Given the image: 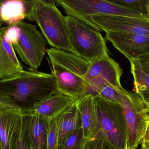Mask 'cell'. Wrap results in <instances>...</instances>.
Listing matches in <instances>:
<instances>
[{
    "label": "cell",
    "instance_id": "27",
    "mask_svg": "<svg viewBox=\"0 0 149 149\" xmlns=\"http://www.w3.org/2000/svg\"><path fill=\"white\" fill-rule=\"evenodd\" d=\"M148 18L149 19V0L148 3Z\"/></svg>",
    "mask_w": 149,
    "mask_h": 149
},
{
    "label": "cell",
    "instance_id": "25",
    "mask_svg": "<svg viewBox=\"0 0 149 149\" xmlns=\"http://www.w3.org/2000/svg\"><path fill=\"white\" fill-rule=\"evenodd\" d=\"M138 61L144 72L149 75V54L140 57Z\"/></svg>",
    "mask_w": 149,
    "mask_h": 149
},
{
    "label": "cell",
    "instance_id": "16",
    "mask_svg": "<svg viewBox=\"0 0 149 149\" xmlns=\"http://www.w3.org/2000/svg\"><path fill=\"white\" fill-rule=\"evenodd\" d=\"M22 114L15 111L0 109L1 149H12Z\"/></svg>",
    "mask_w": 149,
    "mask_h": 149
},
{
    "label": "cell",
    "instance_id": "4",
    "mask_svg": "<svg viewBox=\"0 0 149 149\" xmlns=\"http://www.w3.org/2000/svg\"><path fill=\"white\" fill-rule=\"evenodd\" d=\"M98 125L93 137L104 139L120 149H128V131L121 105L94 97Z\"/></svg>",
    "mask_w": 149,
    "mask_h": 149
},
{
    "label": "cell",
    "instance_id": "2",
    "mask_svg": "<svg viewBox=\"0 0 149 149\" xmlns=\"http://www.w3.org/2000/svg\"><path fill=\"white\" fill-rule=\"evenodd\" d=\"M46 52L57 89L77 100L86 95L85 76L91 63L69 51L51 47Z\"/></svg>",
    "mask_w": 149,
    "mask_h": 149
},
{
    "label": "cell",
    "instance_id": "22",
    "mask_svg": "<svg viewBox=\"0 0 149 149\" xmlns=\"http://www.w3.org/2000/svg\"><path fill=\"white\" fill-rule=\"evenodd\" d=\"M86 140L84 136L82 127H81L68 137L63 149H83Z\"/></svg>",
    "mask_w": 149,
    "mask_h": 149
},
{
    "label": "cell",
    "instance_id": "26",
    "mask_svg": "<svg viewBox=\"0 0 149 149\" xmlns=\"http://www.w3.org/2000/svg\"><path fill=\"white\" fill-rule=\"evenodd\" d=\"M149 149V147H146L145 146L142 145V146H141V149Z\"/></svg>",
    "mask_w": 149,
    "mask_h": 149
},
{
    "label": "cell",
    "instance_id": "6",
    "mask_svg": "<svg viewBox=\"0 0 149 149\" xmlns=\"http://www.w3.org/2000/svg\"><path fill=\"white\" fill-rule=\"evenodd\" d=\"M56 2L68 15L74 17L98 32L102 30L91 20L94 16L114 15L148 18L141 14L109 1L105 0H58ZM149 19V18H148Z\"/></svg>",
    "mask_w": 149,
    "mask_h": 149
},
{
    "label": "cell",
    "instance_id": "3",
    "mask_svg": "<svg viewBox=\"0 0 149 149\" xmlns=\"http://www.w3.org/2000/svg\"><path fill=\"white\" fill-rule=\"evenodd\" d=\"M55 3V1L35 0L27 19L37 23L52 48L72 53L66 16Z\"/></svg>",
    "mask_w": 149,
    "mask_h": 149
},
{
    "label": "cell",
    "instance_id": "5",
    "mask_svg": "<svg viewBox=\"0 0 149 149\" xmlns=\"http://www.w3.org/2000/svg\"><path fill=\"white\" fill-rule=\"evenodd\" d=\"M66 19L72 53L90 63L109 56L100 32L74 17L67 15Z\"/></svg>",
    "mask_w": 149,
    "mask_h": 149
},
{
    "label": "cell",
    "instance_id": "11",
    "mask_svg": "<svg viewBox=\"0 0 149 149\" xmlns=\"http://www.w3.org/2000/svg\"><path fill=\"white\" fill-rule=\"evenodd\" d=\"M77 100L57 90L36 104L23 116L39 117L49 123L74 105Z\"/></svg>",
    "mask_w": 149,
    "mask_h": 149
},
{
    "label": "cell",
    "instance_id": "8",
    "mask_svg": "<svg viewBox=\"0 0 149 149\" xmlns=\"http://www.w3.org/2000/svg\"><path fill=\"white\" fill-rule=\"evenodd\" d=\"M120 104L127 125L128 149H136L142 143L149 126L146 104L137 94L129 91Z\"/></svg>",
    "mask_w": 149,
    "mask_h": 149
},
{
    "label": "cell",
    "instance_id": "1",
    "mask_svg": "<svg viewBox=\"0 0 149 149\" xmlns=\"http://www.w3.org/2000/svg\"><path fill=\"white\" fill-rule=\"evenodd\" d=\"M54 76L29 69L15 76L0 80V109L24 115L37 103L57 90Z\"/></svg>",
    "mask_w": 149,
    "mask_h": 149
},
{
    "label": "cell",
    "instance_id": "9",
    "mask_svg": "<svg viewBox=\"0 0 149 149\" xmlns=\"http://www.w3.org/2000/svg\"><path fill=\"white\" fill-rule=\"evenodd\" d=\"M123 70L119 64L109 56L91 63L85 76L86 95L97 96L101 89L106 84L122 87L121 77Z\"/></svg>",
    "mask_w": 149,
    "mask_h": 149
},
{
    "label": "cell",
    "instance_id": "14",
    "mask_svg": "<svg viewBox=\"0 0 149 149\" xmlns=\"http://www.w3.org/2000/svg\"><path fill=\"white\" fill-rule=\"evenodd\" d=\"M76 105L81 116L84 136L86 139L93 137L98 125L94 97L88 95L77 100Z\"/></svg>",
    "mask_w": 149,
    "mask_h": 149
},
{
    "label": "cell",
    "instance_id": "19",
    "mask_svg": "<svg viewBox=\"0 0 149 149\" xmlns=\"http://www.w3.org/2000/svg\"><path fill=\"white\" fill-rule=\"evenodd\" d=\"M130 62L133 78V91L146 104H149V75L144 72L138 60Z\"/></svg>",
    "mask_w": 149,
    "mask_h": 149
},
{
    "label": "cell",
    "instance_id": "29",
    "mask_svg": "<svg viewBox=\"0 0 149 149\" xmlns=\"http://www.w3.org/2000/svg\"></svg>",
    "mask_w": 149,
    "mask_h": 149
},
{
    "label": "cell",
    "instance_id": "24",
    "mask_svg": "<svg viewBox=\"0 0 149 149\" xmlns=\"http://www.w3.org/2000/svg\"><path fill=\"white\" fill-rule=\"evenodd\" d=\"M83 149H120L112 145L108 141L92 137L87 139Z\"/></svg>",
    "mask_w": 149,
    "mask_h": 149
},
{
    "label": "cell",
    "instance_id": "13",
    "mask_svg": "<svg viewBox=\"0 0 149 149\" xmlns=\"http://www.w3.org/2000/svg\"><path fill=\"white\" fill-rule=\"evenodd\" d=\"M0 78L3 80L19 74L25 70L13 44L6 39L4 27L0 30Z\"/></svg>",
    "mask_w": 149,
    "mask_h": 149
},
{
    "label": "cell",
    "instance_id": "15",
    "mask_svg": "<svg viewBox=\"0 0 149 149\" xmlns=\"http://www.w3.org/2000/svg\"><path fill=\"white\" fill-rule=\"evenodd\" d=\"M34 1L6 0L1 3V22L8 26L15 25L27 19Z\"/></svg>",
    "mask_w": 149,
    "mask_h": 149
},
{
    "label": "cell",
    "instance_id": "20",
    "mask_svg": "<svg viewBox=\"0 0 149 149\" xmlns=\"http://www.w3.org/2000/svg\"><path fill=\"white\" fill-rule=\"evenodd\" d=\"M29 116L22 115L13 141L12 149H32L29 131Z\"/></svg>",
    "mask_w": 149,
    "mask_h": 149
},
{
    "label": "cell",
    "instance_id": "10",
    "mask_svg": "<svg viewBox=\"0 0 149 149\" xmlns=\"http://www.w3.org/2000/svg\"><path fill=\"white\" fill-rule=\"evenodd\" d=\"M91 20L102 31L141 35L149 37V19L114 15L91 17Z\"/></svg>",
    "mask_w": 149,
    "mask_h": 149
},
{
    "label": "cell",
    "instance_id": "21",
    "mask_svg": "<svg viewBox=\"0 0 149 149\" xmlns=\"http://www.w3.org/2000/svg\"><path fill=\"white\" fill-rule=\"evenodd\" d=\"M109 1L138 12L148 18L149 0H109Z\"/></svg>",
    "mask_w": 149,
    "mask_h": 149
},
{
    "label": "cell",
    "instance_id": "17",
    "mask_svg": "<svg viewBox=\"0 0 149 149\" xmlns=\"http://www.w3.org/2000/svg\"><path fill=\"white\" fill-rule=\"evenodd\" d=\"M56 120L58 125V149H63L68 137L72 132L82 127L81 116L76 103L57 117Z\"/></svg>",
    "mask_w": 149,
    "mask_h": 149
},
{
    "label": "cell",
    "instance_id": "28",
    "mask_svg": "<svg viewBox=\"0 0 149 149\" xmlns=\"http://www.w3.org/2000/svg\"><path fill=\"white\" fill-rule=\"evenodd\" d=\"M142 145H143L145 146L146 147H149V144H147L142 143Z\"/></svg>",
    "mask_w": 149,
    "mask_h": 149
},
{
    "label": "cell",
    "instance_id": "12",
    "mask_svg": "<svg viewBox=\"0 0 149 149\" xmlns=\"http://www.w3.org/2000/svg\"><path fill=\"white\" fill-rule=\"evenodd\" d=\"M105 38L129 61L149 54V37L125 33L107 32Z\"/></svg>",
    "mask_w": 149,
    "mask_h": 149
},
{
    "label": "cell",
    "instance_id": "18",
    "mask_svg": "<svg viewBox=\"0 0 149 149\" xmlns=\"http://www.w3.org/2000/svg\"><path fill=\"white\" fill-rule=\"evenodd\" d=\"M29 116V131L32 149H47L49 123L39 117Z\"/></svg>",
    "mask_w": 149,
    "mask_h": 149
},
{
    "label": "cell",
    "instance_id": "7",
    "mask_svg": "<svg viewBox=\"0 0 149 149\" xmlns=\"http://www.w3.org/2000/svg\"><path fill=\"white\" fill-rule=\"evenodd\" d=\"M16 24L20 31L18 39L13 44L15 50L22 62L37 70L45 56L47 42L36 25L23 21Z\"/></svg>",
    "mask_w": 149,
    "mask_h": 149
},
{
    "label": "cell",
    "instance_id": "23",
    "mask_svg": "<svg viewBox=\"0 0 149 149\" xmlns=\"http://www.w3.org/2000/svg\"><path fill=\"white\" fill-rule=\"evenodd\" d=\"M47 149H58V125L56 118L49 123Z\"/></svg>",
    "mask_w": 149,
    "mask_h": 149
}]
</instances>
